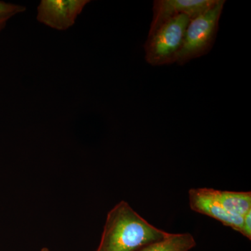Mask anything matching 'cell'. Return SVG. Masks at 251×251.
Masks as SVG:
<instances>
[{
  "instance_id": "1",
  "label": "cell",
  "mask_w": 251,
  "mask_h": 251,
  "mask_svg": "<svg viewBox=\"0 0 251 251\" xmlns=\"http://www.w3.org/2000/svg\"><path fill=\"white\" fill-rule=\"evenodd\" d=\"M169 234L157 228L121 201L107 216L97 251H137Z\"/></svg>"
},
{
  "instance_id": "12",
  "label": "cell",
  "mask_w": 251,
  "mask_h": 251,
  "mask_svg": "<svg viewBox=\"0 0 251 251\" xmlns=\"http://www.w3.org/2000/svg\"><path fill=\"white\" fill-rule=\"evenodd\" d=\"M41 251H49L47 248H44Z\"/></svg>"
},
{
  "instance_id": "5",
  "label": "cell",
  "mask_w": 251,
  "mask_h": 251,
  "mask_svg": "<svg viewBox=\"0 0 251 251\" xmlns=\"http://www.w3.org/2000/svg\"><path fill=\"white\" fill-rule=\"evenodd\" d=\"M216 1L217 0H155L148 34L168 20L180 15H186L191 19L197 17L212 7Z\"/></svg>"
},
{
  "instance_id": "3",
  "label": "cell",
  "mask_w": 251,
  "mask_h": 251,
  "mask_svg": "<svg viewBox=\"0 0 251 251\" xmlns=\"http://www.w3.org/2000/svg\"><path fill=\"white\" fill-rule=\"evenodd\" d=\"M225 4V0H217L210 9L191 19L185 31L184 44L176 64L184 65L211 50L215 44Z\"/></svg>"
},
{
  "instance_id": "11",
  "label": "cell",
  "mask_w": 251,
  "mask_h": 251,
  "mask_svg": "<svg viewBox=\"0 0 251 251\" xmlns=\"http://www.w3.org/2000/svg\"><path fill=\"white\" fill-rule=\"evenodd\" d=\"M11 18L9 16H0V30L6 25V23Z\"/></svg>"
},
{
  "instance_id": "8",
  "label": "cell",
  "mask_w": 251,
  "mask_h": 251,
  "mask_svg": "<svg viewBox=\"0 0 251 251\" xmlns=\"http://www.w3.org/2000/svg\"><path fill=\"white\" fill-rule=\"evenodd\" d=\"M196 245L194 237L188 232L169 233L164 239L148 244L137 251H189Z\"/></svg>"
},
{
  "instance_id": "4",
  "label": "cell",
  "mask_w": 251,
  "mask_h": 251,
  "mask_svg": "<svg viewBox=\"0 0 251 251\" xmlns=\"http://www.w3.org/2000/svg\"><path fill=\"white\" fill-rule=\"evenodd\" d=\"M89 2L87 0H43L38 7L37 20L54 29L67 30L75 24L77 16Z\"/></svg>"
},
{
  "instance_id": "2",
  "label": "cell",
  "mask_w": 251,
  "mask_h": 251,
  "mask_svg": "<svg viewBox=\"0 0 251 251\" xmlns=\"http://www.w3.org/2000/svg\"><path fill=\"white\" fill-rule=\"evenodd\" d=\"M191 18L180 15L163 23L148 34L144 44L145 60L150 65L163 66L177 61Z\"/></svg>"
},
{
  "instance_id": "7",
  "label": "cell",
  "mask_w": 251,
  "mask_h": 251,
  "mask_svg": "<svg viewBox=\"0 0 251 251\" xmlns=\"http://www.w3.org/2000/svg\"><path fill=\"white\" fill-rule=\"evenodd\" d=\"M214 198L231 214L244 216L251 210V193L220 191L211 188Z\"/></svg>"
},
{
  "instance_id": "9",
  "label": "cell",
  "mask_w": 251,
  "mask_h": 251,
  "mask_svg": "<svg viewBox=\"0 0 251 251\" xmlns=\"http://www.w3.org/2000/svg\"><path fill=\"white\" fill-rule=\"evenodd\" d=\"M25 6L21 5L10 4L0 1V16H9L12 17L15 15L25 11Z\"/></svg>"
},
{
  "instance_id": "10",
  "label": "cell",
  "mask_w": 251,
  "mask_h": 251,
  "mask_svg": "<svg viewBox=\"0 0 251 251\" xmlns=\"http://www.w3.org/2000/svg\"><path fill=\"white\" fill-rule=\"evenodd\" d=\"M241 234L244 237L251 239V210L248 211L247 214L243 216V224Z\"/></svg>"
},
{
  "instance_id": "6",
  "label": "cell",
  "mask_w": 251,
  "mask_h": 251,
  "mask_svg": "<svg viewBox=\"0 0 251 251\" xmlns=\"http://www.w3.org/2000/svg\"><path fill=\"white\" fill-rule=\"evenodd\" d=\"M189 205L196 212L217 220L221 224L242 232L243 217L231 214L214 198L211 188H191L188 191Z\"/></svg>"
}]
</instances>
